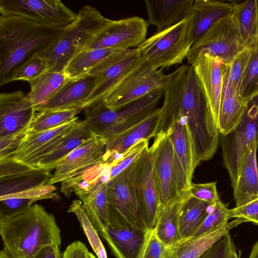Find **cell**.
<instances>
[{"mask_svg": "<svg viewBox=\"0 0 258 258\" xmlns=\"http://www.w3.org/2000/svg\"><path fill=\"white\" fill-rule=\"evenodd\" d=\"M164 93L161 119L183 117L200 161L211 159L219 145L220 133L190 65H182L170 74Z\"/></svg>", "mask_w": 258, "mask_h": 258, "instance_id": "6da1fadb", "label": "cell"}, {"mask_svg": "<svg viewBox=\"0 0 258 258\" xmlns=\"http://www.w3.org/2000/svg\"><path fill=\"white\" fill-rule=\"evenodd\" d=\"M60 233L54 216L37 204L0 219L4 248L13 258H34L46 246L60 247Z\"/></svg>", "mask_w": 258, "mask_h": 258, "instance_id": "7a4b0ae2", "label": "cell"}, {"mask_svg": "<svg viewBox=\"0 0 258 258\" xmlns=\"http://www.w3.org/2000/svg\"><path fill=\"white\" fill-rule=\"evenodd\" d=\"M67 29L0 16V83L17 66L54 43Z\"/></svg>", "mask_w": 258, "mask_h": 258, "instance_id": "3957f363", "label": "cell"}, {"mask_svg": "<svg viewBox=\"0 0 258 258\" xmlns=\"http://www.w3.org/2000/svg\"><path fill=\"white\" fill-rule=\"evenodd\" d=\"M77 14L76 21L57 40L38 53L45 60L47 71L63 72L69 62L112 20L89 5L82 7Z\"/></svg>", "mask_w": 258, "mask_h": 258, "instance_id": "277c9868", "label": "cell"}, {"mask_svg": "<svg viewBox=\"0 0 258 258\" xmlns=\"http://www.w3.org/2000/svg\"><path fill=\"white\" fill-rule=\"evenodd\" d=\"M162 91L150 93L132 103L122 110L107 108L102 101L97 102L84 109L87 126L93 134L108 141L127 131L148 116L156 108Z\"/></svg>", "mask_w": 258, "mask_h": 258, "instance_id": "5b68a950", "label": "cell"}, {"mask_svg": "<svg viewBox=\"0 0 258 258\" xmlns=\"http://www.w3.org/2000/svg\"><path fill=\"white\" fill-rule=\"evenodd\" d=\"M153 173L161 205H166L188 195L191 186L175 155L172 143L158 132L152 146ZM187 198V197H186Z\"/></svg>", "mask_w": 258, "mask_h": 258, "instance_id": "8992f818", "label": "cell"}, {"mask_svg": "<svg viewBox=\"0 0 258 258\" xmlns=\"http://www.w3.org/2000/svg\"><path fill=\"white\" fill-rule=\"evenodd\" d=\"M191 46L187 37V21L156 32L136 47L144 63L155 69L181 64Z\"/></svg>", "mask_w": 258, "mask_h": 258, "instance_id": "52a82bcc", "label": "cell"}, {"mask_svg": "<svg viewBox=\"0 0 258 258\" xmlns=\"http://www.w3.org/2000/svg\"><path fill=\"white\" fill-rule=\"evenodd\" d=\"M170 74L143 63L131 73L102 101L108 109L117 111L156 91L164 93L170 83Z\"/></svg>", "mask_w": 258, "mask_h": 258, "instance_id": "ba28073f", "label": "cell"}, {"mask_svg": "<svg viewBox=\"0 0 258 258\" xmlns=\"http://www.w3.org/2000/svg\"><path fill=\"white\" fill-rule=\"evenodd\" d=\"M244 47L232 14L216 22L203 36L191 46L187 59L190 65L200 53L208 54L230 64Z\"/></svg>", "mask_w": 258, "mask_h": 258, "instance_id": "9c48e42d", "label": "cell"}, {"mask_svg": "<svg viewBox=\"0 0 258 258\" xmlns=\"http://www.w3.org/2000/svg\"><path fill=\"white\" fill-rule=\"evenodd\" d=\"M143 63L136 48L119 51L94 68L86 74L95 78V84L85 105L84 109L106 98L131 73Z\"/></svg>", "mask_w": 258, "mask_h": 258, "instance_id": "30bf717a", "label": "cell"}, {"mask_svg": "<svg viewBox=\"0 0 258 258\" xmlns=\"http://www.w3.org/2000/svg\"><path fill=\"white\" fill-rule=\"evenodd\" d=\"M0 16L24 18L38 23L66 28L77 19L59 0H1Z\"/></svg>", "mask_w": 258, "mask_h": 258, "instance_id": "8fae6325", "label": "cell"}, {"mask_svg": "<svg viewBox=\"0 0 258 258\" xmlns=\"http://www.w3.org/2000/svg\"><path fill=\"white\" fill-rule=\"evenodd\" d=\"M258 132V95L248 103L247 109L239 124L231 133L220 135L222 156L231 186L234 187L239 163L246 146L257 139Z\"/></svg>", "mask_w": 258, "mask_h": 258, "instance_id": "7c38bea8", "label": "cell"}, {"mask_svg": "<svg viewBox=\"0 0 258 258\" xmlns=\"http://www.w3.org/2000/svg\"><path fill=\"white\" fill-rule=\"evenodd\" d=\"M109 223L124 221L135 228L147 231L133 183L131 165L107 184Z\"/></svg>", "mask_w": 258, "mask_h": 258, "instance_id": "4fadbf2b", "label": "cell"}, {"mask_svg": "<svg viewBox=\"0 0 258 258\" xmlns=\"http://www.w3.org/2000/svg\"><path fill=\"white\" fill-rule=\"evenodd\" d=\"M50 171L18 162L12 157L0 160V201L44 186L52 175Z\"/></svg>", "mask_w": 258, "mask_h": 258, "instance_id": "5bb4252c", "label": "cell"}, {"mask_svg": "<svg viewBox=\"0 0 258 258\" xmlns=\"http://www.w3.org/2000/svg\"><path fill=\"white\" fill-rule=\"evenodd\" d=\"M132 167L133 183L143 219L148 228H154L161 205L154 177L151 147L143 151Z\"/></svg>", "mask_w": 258, "mask_h": 258, "instance_id": "9a60e30c", "label": "cell"}, {"mask_svg": "<svg viewBox=\"0 0 258 258\" xmlns=\"http://www.w3.org/2000/svg\"><path fill=\"white\" fill-rule=\"evenodd\" d=\"M107 142L106 139L92 135L57 163L47 184L51 185L77 177L90 167L105 163Z\"/></svg>", "mask_w": 258, "mask_h": 258, "instance_id": "2e32d148", "label": "cell"}, {"mask_svg": "<svg viewBox=\"0 0 258 258\" xmlns=\"http://www.w3.org/2000/svg\"><path fill=\"white\" fill-rule=\"evenodd\" d=\"M148 26L147 21L138 16L112 20L84 50L108 48L124 50L137 47L146 39Z\"/></svg>", "mask_w": 258, "mask_h": 258, "instance_id": "e0dca14e", "label": "cell"}, {"mask_svg": "<svg viewBox=\"0 0 258 258\" xmlns=\"http://www.w3.org/2000/svg\"><path fill=\"white\" fill-rule=\"evenodd\" d=\"M226 65L220 58L205 53L198 55L190 64L217 126Z\"/></svg>", "mask_w": 258, "mask_h": 258, "instance_id": "ac0fdd59", "label": "cell"}, {"mask_svg": "<svg viewBox=\"0 0 258 258\" xmlns=\"http://www.w3.org/2000/svg\"><path fill=\"white\" fill-rule=\"evenodd\" d=\"M36 113L28 94L21 90L0 94V138L26 133Z\"/></svg>", "mask_w": 258, "mask_h": 258, "instance_id": "d6986e66", "label": "cell"}, {"mask_svg": "<svg viewBox=\"0 0 258 258\" xmlns=\"http://www.w3.org/2000/svg\"><path fill=\"white\" fill-rule=\"evenodd\" d=\"M78 119L76 117L70 121L46 131L33 132L28 130L12 157L18 162L35 167L61 142Z\"/></svg>", "mask_w": 258, "mask_h": 258, "instance_id": "ffe728a7", "label": "cell"}, {"mask_svg": "<svg viewBox=\"0 0 258 258\" xmlns=\"http://www.w3.org/2000/svg\"><path fill=\"white\" fill-rule=\"evenodd\" d=\"M158 132L165 133L170 140L179 164L191 184L193 173L200 161L185 120L183 117L160 119Z\"/></svg>", "mask_w": 258, "mask_h": 258, "instance_id": "44dd1931", "label": "cell"}, {"mask_svg": "<svg viewBox=\"0 0 258 258\" xmlns=\"http://www.w3.org/2000/svg\"><path fill=\"white\" fill-rule=\"evenodd\" d=\"M146 231L124 221L110 223L98 232L106 241L116 258H138Z\"/></svg>", "mask_w": 258, "mask_h": 258, "instance_id": "7402d4cb", "label": "cell"}, {"mask_svg": "<svg viewBox=\"0 0 258 258\" xmlns=\"http://www.w3.org/2000/svg\"><path fill=\"white\" fill-rule=\"evenodd\" d=\"M234 2L217 0L194 1L187 21V37L191 46L218 20L231 13Z\"/></svg>", "mask_w": 258, "mask_h": 258, "instance_id": "603a6c76", "label": "cell"}, {"mask_svg": "<svg viewBox=\"0 0 258 258\" xmlns=\"http://www.w3.org/2000/svg\"><path fill=\"white\" fill-rule=\"evenodd\" d=\"M95 84V78L88 75L71 80L51 98L44 104L36 107V112L75 108L84 110Z\"/></svg>", "mask_w": 258, "mask_h": 258, "instance_id": "cb8c5ba5", "label": "cell"}, {"mask_svg": "<svg viewBox=\"0 0 258 258\" xmlns=\"http://www.w3.org/2000/svg\"><path fill=\"white\" fill-rule=\"evenodd\" d=\"M257 147V139L248 144L240 161L237 179L233 188L236 206L258 197Z\"/></svg>", "mask_w": 258, "mask_h": 258, "instance_id": "d4e9b609", "label": "cell"}, {"mask_svg": "<svg viewBox=\"0 0 258 258\" xmlns=\"http://www.w3.org/2000/svg\"><path fill=\"white\" fill-rule=\"evenodd\" d=\"M247 221L236 218L217 230L198 236L181 239L171 246H167L166 258H200L218 241L229 233L230 230Z\"/></svg>", "mask_w": 258, "mask_h": 258, "instance_id": "484cf974", "label": "cell"}, {"mask_svg": "<svg viewBox=\"0 0 258 258\" xmlns=\"http://www.w3.org/2000/svg\"><path fill=\"white\" fill-rule=\"evenodd\" d=\"M161 116V108H156L141 122L120 136L107 142L104 158L108 163L117 155L144 140H150L158 133Z\"/></svg>", "mask_w": 258, "mask_h": 258, "instance_id": "4316f807", "label": "cell"}, {"mask_svg": "<svg viewBox=\"0 0 258 258\" xmlns=\"http://www.w3.org/2000/svg\"><path fill=\"white\" fill-rule=\"evenodd\" d=\"M194 0H145L149 25L157 32L172 26L187 18Z\"/></svg>", "mask_w": 258, "mask_h": 258, "instance_id": "83f0119b", "label": "cell"}, {"mask_svg": "<svg viewBox=\"0 0 258 258\" xmlns=\"http://www.w3.org/2000/svg\"><path fill=\"white\" fill-rule=\"evenodd\" d=\"M230 64H226L223 78V85L218 128L220 135L232 132L242 120L248 103L234 91L229 81Z\"/></svg>", "mask_w": 258, "mask_h": 258, "instance_id": "f1b7e54d", "label": "cell"}, {"mask_svg": "<svg viewBox=\"0 0 258 258\" xmlns=\"http://www.w3.org/2000/svg\"><path fill=\"white\" fill-rule=\"evenodd\" d=\"M83 120L77 119L55 149L43 157L35 167L52 170L57 163L93 135Z\"/></svg>", "mask_w": 258, "mask_h": 258, "instance_id": "f546056e", "label": "cell"}, {"mask_svg": "<svg viewBox=\"0 0 258 258\" xmlns=\"http://www.w3.org/2000/svg\"><path fill=\"white\" fill-rule=\"evenodd\" d=\"M232 14L244 47L254 48L257 45V0L234 3Z\"/></svg>", "mask_w": 258, "mask_h": 258, "instance_id": "4dcf8cb0", "label": "cell"}, {"mask_svg": "<svg viewBox=\"0 0 258 258\" xmlns=\"http://www.w3.org/2000/svg\"><path fill=\"white\" fill-rule=\"evenodd\" d=\"M211 205L190 195L183 200L178 216L180 239L194 234L207 215Z\"/></svg>", "mask_w": 258, "mask_h": 258, "instance_id": "1f68e13d", "label": "cell"}, {"mask_svg": "<svg viewBox=\"0 0 258 258\" xmlns=\"http://www.w3.org/2000/svg\"><path fill=\"white\" fill-rule=\"evenodd\" d=\"M185 199L180 198L168 205H160L154 229L158 237L166 246H171L180 240L178 216Z\"/></svg>", "mask_w": 258, "mask_h": 258, "instance_id": "d6a6232c", "label": "cell"}, {"mask_svg": "<svg viewBox=\"0 0 258 258\" xmlns=\"http://www.w3.org/2000/svg\"><path fill=\"white\" fill-rule=\"evenodd\" d=\"M71 80L63 72H45L30 84V91L28 94L35 108L51 98Z\"/></svg>", "mask_w": 258, "mask_h": 258, "instance_id": "836d02e7", "label": "cell"}, {"mask_svg": "<svg viewBox=\"0 0 258 258\" xmlns=\"http://www.w3.org/2000/svg\"><path fill=\"white\" fill-rule=\"evenodd\" d=\"M122 50L123 49L108 48L84 50L77 54L69 62L63 73L71 80L80 78L86 75L107 57Z\"/></svg>", "mask_w": 258, "mask_h": 258, "instance_id": "e575fe53", "label": "cell"}, {"mask_svg": "<svg viewBox=\"0 0 258 258\" xmlns=\"http://www.w3.org/2000/svg\"><path fill=\"white\" fill-rule=\"evenodd\" d=\"M109 180L110 174L107 173L101 177L88 194L78 197L83 204L92 208L106 227L109 221L106 196L107 184Z\"/></svg>", "mask_w": 258, "mask_h": 258, "instance_id": "d590c367", "label": "cell"}, {"mask_svg": "<svg viewBox=\"0 0 258 258\" xmlns=\"http://www.w3.org/2000/svg\"><path fill=\"white\" fill-rule=\"evenodd\" d=\"M82 110L75 108L36 112L29 131L39 132L58 126L74 119Z\"/></svg>", "mask_w": 258, "mask_h": 258, "instance_id": "8d00e7d4", "label": "cell"}, {"mask_svg": "<svg viewBox=\"0 0 258 258\" xmlns=\"http://www.w3.org/2000/svg\"><path fill=\"white\" fill-rule=\"evenodd\" d=\"M68 212L74 213L77 217L87 238L98 258H107L105 248L89 220L83 202L80 200L72 202Z\"/></svg>", "mask_w": 258, "mask_h": 258, "instance_id": "74e56055", "label": "cell"}, {"mask_svg": "<svg viewBox=\"0 0 258 258\" xmlns=\"http://www.w3.org/2000/svg\"><path fill=\"white\" fill-rule=\"evenodd\" d=\"M47 70L45 60L38 53L15 68L1 83L2 86L14 81H24L30 84Z\"/></svg>", "mask_w": 258, "mask_h": 258, "instance_id": "f35d334b", "label": "cell"}, {"mask_svg": "<svg viewBox=\"0 0 258 258\" xmlns=\"http://www.w3.org/2000/svg\"><path fill=\"white\" fill-rule=\"evenodd\" d=\"M148 140L136 143L123 152L113 157L109 162L110 180L127 168L141 155L149 146Z\"/></svg>", "mask_w": 258, "mask_h": 258, "instance_id": "ab89813d", "label": "cell"}, {"mask_svg": "<svg viewBox=\"0 0 258 258\" xmlns=\"http://www.w3.org/2000/svg\"><path fill=\"white\" fill-rule=\"evenodd\" d=\"M228 209L220 199L212 204L207 215L191 236H198L225 226L229 219Z\"/></svg>", "mask_w": 258, "mask_h": 258, "instance_id": "60d3db41", "label": "cell"}, {"mask_svg": "<svg viewBox=\"0 0 258 258\" xmlns=\"http://www.w3.org/2000/svg\"><path fill=\"white\" fill-rule=\"evenodd\" d=\"M251 50V57L240 93V97L247 103L258 95V44Z\"/></svg>", "mask_w": 258, "mask_h": 258, "instance_id": "b9f144b4", "label": "cell"}, {"mask_svg": "<svg viewBox=\"0 0 258 258\" xmlns=\"http://www.w3.org/2000/svg\"><path fill=\"white\" fill-rule=\"evenodd\" d=\"M251 55V50L245 48L234 57L230 63L229 81L234 91L239 96Z\"/></svg>", "mask_w": 258, "mask_h": 258, "instance_id": "7bdbcfd3", "label": "cell"}, {"mask_svg": "<svg viewBox=\"0 0 258 258\" xmlns=\"http://www.w3.org/2000/svg\"><path fill=\"white\" fill-rule=\"evenodd\" d=\"M166 246L158 237L154 228H148L138 258H166Z\"/></svg>", "mask_w": 258, "mask_h": 258, "instance_id": "ee69618b", "label": "cell"}, {"mask_svg": "<svg viewBox=\"0 0 258 258\" xmlns=\"http://www.w3.org/2000/svg\"><path fill=\"white\" fill-rule=\"evenodd\" d=\"M229 219L243 218L258 225V197L240 206L228 209Z\"/></svg>", "mask_w": 258, "mask_h": 258, "instance_id": "f6af8a7d", "label": "cell"}, {"mask_svg": "<svg viewBox=\"0 0 258 258\" xmlns=\"http://www.w3.org/2000/svg\"><path fill=\"white\" fill-rule=\"evenodd\" d=\"M189 195L211 204L220 199L216 187V181L205 183H191Z\"/></svg>", "mask_w": 258, "mask_h": 258, "instance_id": "bcb514c9", "label": "cell"}, {"mask_svg": "<svg viewBox=\"0 0 258 258\" xmlns=\"http://www.w3.org/2000/svg\"><path fill=\"white\" fill-rule=\"evenodd\" d=\"M233 244L229 233L210 247L200 258H228Z\"/></svg>", "mask_w": 258, "mask_h": 258, "instance_id": "7dc6e473", "label": "cell"}, {"mask_svg": "<svg viewBox=\"0 0 258 258\" xmlns=\"http://www.w3.org/2000/svg\"><path fill=\"white\" fill-rule=\"evenodd\" d=\"M26 133L0 138V160L12 157L14 154Z\"/></svg>", "mask_w": 258, "mask_h": 258, "instance_id": "c3c4849f", "label": "cell"}, {"mask_svg": "<svg viewBox=\"0 0 258 258\" xmlns=\"http://www.w3.org/2000/svg\"><path fill=\"white\" fill-rule=\"evenodd\" d=\"M89 252L84 243L75 241L67 247L62 253V258H87Z\"/></svg>", "mask_w": 258, "mask_h": 258, "instance_id": "681fc988", "label": "cell"}, {"mask_svg": "<svg viewBox=\"0 0 258 258\" xmlns=\"http://www.w3.org/2000/svg\"><path fill=\"white\" fill-rule=\"evenodd\" d=\"M60 247L56 245L46 246L43 247L34 258H62Z\"/></svg>", "mask_w": 258, "mask_h": 258, "instance_id": "f907efd6", "label": "cell"}, {"mask_svg": "<svg viewBox=\"0 0 258 258\" xmlns=\"http://www.w3.org/2000/svg\"><path fill=\"white\" fill-rule=\"evenodd\" d=\"M228 258H239L234 244L231 248Z\"/></svg>", "mask_w": 258, "mask_h": 258, "instance_id": "816d5d0a", "label": "cell"}, {"mask_svg": "<svg viewBox=\"0 0 258 258\" xmlns=\"http://www.w3.org/2000/svg\"><path fill=\"white\" fill-rule=\"evenodd\" d=\"M0 258H13L9 253L4 248L1 251Z\"/></svg>", "mask_w": 258, "mask_h": 258, "instance_id": "f5cc1de1", "label": "cell"}, {"mask_svg": "<svg viewBox=\"0 0 258 258\" xmlns=\"http://www.w3.org/2000/svg\"><path fill=\"white\" fill-rule=\"evenodd\" d=\"M87 258H97L92 252H89L87 254Z\"/></svg>", "mask_w": 258, "mask_h": 258, "instance_id": "db71d44e", "label": "cell"}, {"mask_svg": "<svg viewBox=\"0 0 258 258\" xmlns=\"http://www.w3.org/2000/svg\"><path fill=\"white\" fill-rule=\"evenodd\" d=\"M257 44H258V0H257Z\"/></svg>", "mask_w": 258, "mask_h": 258, "instance_id": "11a10c76", "label": "cell"}, {"mask_svg": "<svg viewBox=\"0 0 258 258\" xmlns=\"http://www.w3.org/2000/svg\"><path fill=\"white\" fill-rule=\"evenodd\" d=\"M257 144H258V132H257Z\"/></svg>", "mask_w": 258, "mask_h": 258, "instance_id": "9f6ffc18", "label": "cell"}]
</instances>
